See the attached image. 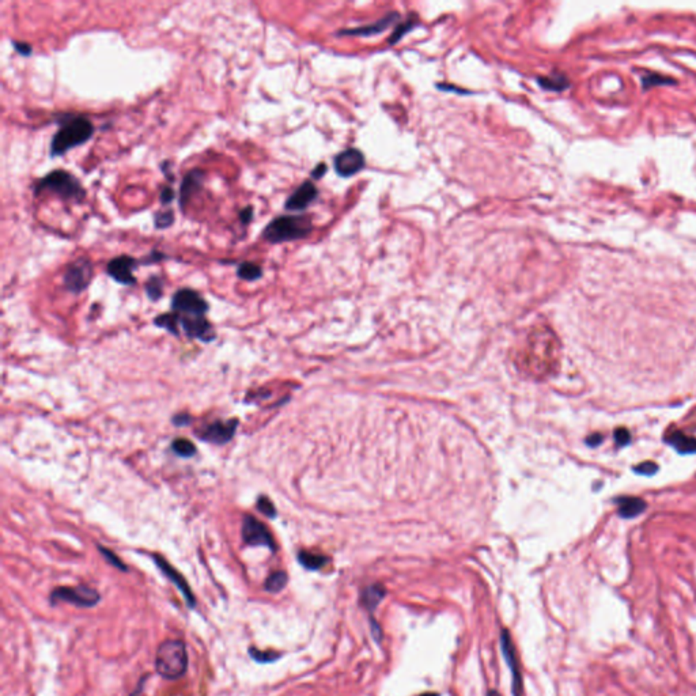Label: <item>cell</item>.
<instances>
[{
  "label": "cell",
  "instance_id": "obj_20",
  "mask_svg": "<svg viewBox=\"0 0 696 696\" xmlns=\"http://www.w3.org/2000/svg\"><path fill=\"white\" fill-rule=\"evenodd\" d=\"M646 507L645 500L639 498H623L619 500V514L623 518H632L639 516Z\"/></svg>",
  "mask_w": 696,
  "mask_h": 696
},
{
  "label": "cell",
  "instance_id": "obj_17",
  "mask_svg": "<svg viewBox=\"0 0 696 696\" xmlns=\"http://www.w3.org/2000/svg\"><path fill=\"white\" fill-rule=\"evenodd\" d=\"M399 18H400L399 12H389L388 15H385L384 18L377 21L375 23L359 26V28H352V29L339 30L336 36H339V37H347V36L348 37H369V36H374V35H379L384 30H386L393 22H397Z\"/></svg>",
  "mask_w": 696,
  "mask_h": 696
},
{
  "label": "cell",
  "instance_id": "obj_3",
  "mask_svg": "<svg viewBox=\"0 0 696 696\" xmlns=\"http://www.w3.org/2000/svg\"><path fill=\"white\" fill-rule=\"evenodd\" d=\"M313 230L310 216L306 215H282L271 220L264 232L263 238L270 244H283L306 238Z\"/></svg>",
  "mask_w": 696,
  "mask_h": 696
},
{
  "label": "cell",
  "instance_id": "obj_19",
  "mask_svg": "<svg viewBox=\"0 0 696 696\" xmlns=\"http://www.w3.org/2000/svg\"><path fill=\"white\" fill-rule=\"evenodd\" d=\"M385 594H386V590L382 585H370L364 589L361 600H362L364 607L371 612L384 600Z\"/></svg>",
  "mask_w": 696,
  "mask_h": 696
},
{
  "label": "cell",
  "instance_id": "obj_11",
  "mask_svg": "<svg viewBox=\"0 0 696 696\" xmlns=\"http://www.w3.org/2000/svg\"><path fill=\"white\" fill-rule=\"evenodd\" d=\"M500 646L502 652L505 655V659L510 668L511 677H513V694L514 696H523V676H521V668H520V661L517 649L513 643L511 635L507 630H502L500 634Z\"/></svg>",
  "mask_w": 696,
  "mask_h": 696
},
{
  "label": "cell",
  "instance_id": "obj_4",
  "mask_svg": "<svg viewBox=\"0 0 696 696\" xmlns=\"http://www.w3.org/2000/svg\"><path fill=\"white\" fill-rule=\"evenodd\" d=\"M558 344L554 335L547 329L533 332L528 340L525 364L533 374H547L556 362Z\"/></svg>",
  "mask_w": 696,
  "mask_h": 696
},
{
  "label": "cell",
  "instance_id": "obj_34",
  "mask_svg": "<svg viewBox=\"0 0 696 696\" xmlns=\"http://www.w3.org/2000/svg\"><path fill=\"white\" fill-rule=\"evenodd\" d=\"M249 655H252L256 661L258 662H271V661H275L279 655H272V653H263V652H257L254 648L249 649Z\"/></svg>",
  "mask_w": 696,
  "mask_h": 696
},
{
  "label": "cell",
  "instance_id": "obj_6",
  "mask_svg": "<svg viewBox=\"0 0 696 696\" xmlns=\"http://www.w3.org/2000/svg\"><path fill=\"white\" fill-rule=\"evenodd\" d=\"M101 600L100 593L88 586H60L50 593V604L67 603L78 608H91Z\"/></svg>",
  "mask_w": 696,
  "mask_h": 696
},
{
  "label": "cell",
  "instance_id": "obj_36",
  "mask_svg": "<svg viewBox=\"0 0 696 696\" xmlns=\"http://www.w3.org/2000/svg\"><path fill=\"white\" fill-rule=\"evenodd\" d=\"M630 433L626 430V429H619L616 430L614 433V440H616V444L620 445V446H624L630 442Z\"/></svg>",
  "mask_w": 696,
  "mask_h": 696
},
{
  "label": "cell",
  "instance_id": "obj_43",
  "mask_svg": "<svg viewBox=\"0 0 696 696\" xmlns=\"http://www.w3.org/2000/svg\"><path fill=\"white\" fill-rule=\"evenodd\" d=\"M601 440H603V437H601L600 434H593L592 437H589V438H587V441H586V442H587L590 446H597V445H600V444H601Z\"/></svg>",
  "mask_w": 696,
  "mask_h": 696
},
{
  "label": "cell",
  "instance_id": "obj_8",
  "mask_svg": "<svg viewBox=\"0 0 696 696\" xmlns=\"http://www.w3.org/2000/svg\"><path fill=\"white\" fill-rule=\"evenodd\" d=\"M171 309L177 314L205 316L208 310V303L198 291L192 288H181L173 295Z\"/></svg>",
  "mask_w": 696,
  "mask_h": 696
},
{
  "label": "cell",
  "instance_id": "obj_5",
  "mask_svg": "<svg viewBox=\"0 0 696 696\" xmlns=\"http://www.w3.org/2000/svg\"><path fill=\"white\" fill-rule=\"evenodd\" d=\"M156 669L164 680L181 679L188 669V652L182 641L167 639L156 655Z\"/></svg>",
  "mask_w": 696,
  "mask_h": 696
},
{
  "label": "cell",
  "instance_id": "obj_15",
  "mask_svg": "<svg viewBox=\"0 0 696 696\" xmlns=\"http://www.w3.org/2000/svg\"><path fill=\"white\" fill-rule=\"evenodd\" d=\"M153 559H154L156 565L158 566V569L167 576V579L170 582H173L176 585V587L181 592V594L184 596V599L188 603V605L191 608H194L196 605V599H195V596H194V593H192V590H191L187 579L181 574L178 573L162 556L154 555Z\"/></svg>",
  "mask_w": 696,
  "mask_h": 696
},
{
  "label": "cell",
  "instance_id": "obj_18",
  "mask_svg": "<svg viewBox=\"0 0 696 696\" xmlns=\"http://www.w3.org/2000/svg\"><path fill=\"white\" fill-rule=\"evenodd\" d=\"M181 326L188 337L200 339L203 341H209L215 337L212 327L205 316H184L181 317Z\"/></svg>",
  "mask_w": 696,
  "mask_h": 696
},
{
  "label": "cell",
  "instance_id": "obj_26",
  "mask_svg": "<svg viewBox=\"0 0 696 696\" xmlns=\"http://www.w3.org/2000/svg\"><path fill=\"white\" fill-rule=\"evenodd\" d=\"M287 581H288V576L285 572H281V570L275 572V573L270 574V576L265 579L264 589L270 593H279L286 587Z\"/></svg>",
  "mask_w": 696,
  "mask_h": 696
},
{
  "label": "cell",
  "instance_id": "obj_24",
  "mask_svg": "<svg viewBox=\"0 0 696 696\" xmlns=\"http://www.w3.org/2000/svg\"><path fill=\"white\" fill-rule=\"evenodd\" d=\"M237 276L246 282H254L263 276V268L256 263L244 261L238 265Z\"/></svg>",
  "mask_w": 696,
  "mask_h": 696
},
{
  "label": "cell",
  "instance_id": "obj_9",
  "mask_svg": "<svg viewBox=\"0 0 696 696\" xmlns=\"http://www.w3.org/2000/svg\"><path fill=\"white\" fill-rule=\"evenodd\" d=\"M243 538L247 545L252 547H267L275 552L276 545L274 537L268 528L253 516H245L243 521Z\"/></svg>",
  "mask_w": 696,
  "mask_h": 696
},
{
  "label": "cell",
  "instance_id": "obj_37",
  "mask_svg": "<svg viewBox=\"0 0 696 696\" xmlns=\"http://www.w3.org/2000/svg\"><path fill=\"white\" fill-rule=\"evenodd\" d=\"M254 216V208L252 205H247L244 209L240 211V222L246 226L253 220Z\"/></svg>",
  "mask_w": 696,
  "mask_h": 696
},
{
  "label": "cell",
  "instance_id": "obj_33",
  "mask_svg": "<svg viewBox=\"0 0 696 696\" xmlns=\"http://www.w3.org/2000/svg\"><path fill=\"white\" fill-rule=\"evenodd\" d=\"M257 509L264 514L267 516L268 518H274L276 516V509L274 506V503L267 498V496H260L257 499Z\"/></svg>",
  "mask_w": 696,
  "mask_h": 696
},
{
  "label": "cell",
  "instance_id": "obj_23",
  "mask_svg": "<svg viewBox=\"0 0 696 696\" xmlns=\"http://www.w3.org/2000/svg\"><path fill=\"white\" fill-rule=\"evenodd\" d=\"M298 561L308 570H320L328 563L327 556L309 551H301L298 554Z\"/></svg>",
  "mask_w": 696,
  "mask_h": 696
},
{
  "label": "cell",
  "instance_id": "obj_14",
  "mask_svg": "<svg viewBox=\"0 0 696 696\" xmlns=\"http://www.w3.org/2000/svg\"><path fill=\"white\" fill-rule=\"evenodd\" d=\"M205 181V171L202 169H192L184 176L180 185V198H178V203L182 211L191 202V199L203 189Z\"/></svg>",
  "mask_w": 696,
  "mask_h": 696
},
{
  "label": "cell",
  "instance_id": "obj_16",
  "mask_svg": "<svg viewBox=\"0 0 696 696\" xmlns=\"http://www.w3.org/2000/svg\"><path fill=\"white\" fill-rule=\"evenodd\" d=\"M319 196V189L312 181L302 182L286 200L287 211H303L312 205Z\"/></svg>",
  "mask_w": 696,
  "mask_h": 696
},
{
  "label": "cell",
  "instance_id": "obj_45",
  "mask_svg": "<svg viewBox=\"0 0 696 696\" xmlns=\"http://www.w3.org/2000/svg\"><path fill=\"white\" fill-rule=\"evenodd\" d=\"M487 696H500V695H499V693H498V691H495V690H491V691H490V693L487 694Z\"/></svg>",
  "mask_w": 696,
  "mask_h": 696
},
{
  "label": "cell",
  "instance_id": "obj_13",
  "mask_svg": "<svg viewBox=\"0 0 696 696\" xmlns=\"http://www.w3.org/2000/svg\"><path fill=\"white\" fill-rule=\"evenodd\" d=\"M333 166L340 177H351L365 167V156L358 149H348L335 157Z\"/></svg>",
  "mask_w": 696,
  "mask_h": 696
},
{
  "label": "cell",
  "instance_id": "obj_31",
  "mask_svg": "<svg viewBox=\"0 0 696 696\" xmlns=\"http://www.w3.org/2000/svg\"><path fill=\"white\" fill-rule=\"evenodd\" d=\"M642 83H643V88L648 90V88L655 87L658 84H673V83H676V81L666 78V77H662V75H658V74H648V75L642 77Z\"/></svg>",
  "mask_w": 696,
  "mask_h": 696
},
{
  "label": "cell",
  "instance_id": "obj_40",
  "mask_svg": "<svg viewBox=\"0 0 696 696\" xmlns=\"http://www.w3.org/2000/svg\"><path fill=\"white\" fill-rule=\"evenodd\" d=\"M164 258H166V256H164V253H160V252H157V250H153V252H150V254L144 258V263H143V264L160 263V261H161V260H164Z\"/></svg>",
  "mask_w": 696,
  "mask_h": 696
},
{
  "label": "cell",
  "instance_id": "obj_12",
  "mask_svg": "<svg viewBox=\"0 0 696 696\" xmlns=\"http://www.w3.org/2000/svg\"><path fill=\"white\" fill-rule=\"evenodd\" d=\"M237 426H238L237 419H232V420H226V422L216 420V422L205 426L202 431L198 433V437L205 442L215 444V445H225V444L230 442L232 438L234 437Z\"/></svg>",
  "mask_w": 696,
  "mask_h": 696
},
{
  "label": "cell",
  "instance_id": "obj_10",
  "mask_svg": "<svg viewBox=\"0 0 696 696\" xmlns=\"http://www.w3.org/2000/svg\"><path fill=\"white\" fill-rule=\"evenodd\" d=\"M139 263L140 261H138L136 258H133L128 254L117 256L108 263L106 274L120 285L133 286L136 283V278L133 275V271L139 265Z\"/></svg>",
  "mask_w": 696,
  "mask_h": 696
},
{
  "label": "cell",
  "instance_id": "obj_27",
  "mask_svg": "<svg viewBox=\"0 0 696 696\" xmlns=\"http://www.w3.org/2000/svg\"><path fill=\"white\" fill-rule=\"evenodd\" d=\"M154 324L157 327L164 328L173 335H178V324H181V317L177 313H166L161 314L154 320Z\"/></svg>",
  "mask_w": 696,
  "mask_h": 696
},
{
  "label": "cell",
  "instance_id": "obj_42",
  "mask_svg": "<svg viewBox=\"0 0 696 696\" xmlns=\"http://www.w3.org/2000/svg\"><path fill=\"white\" fill-rule=\"evenodd\" d=\"M173 423L177 424V426H185V424H189L191 423V416L185 415V413H181V415H177L173 417Z\"/></svg>",
  "mask_w": 696,
  "mask_h": 696
},
{
  "label": "cell",
  "instance_id": "obj_38",
  "mask_svg": "<svg viewBox=\"0 0 696 696\" xmlns=\"http://www.w3.org/2000/svg\"><path fill=\"white\" fill-rule=\"evenodd\" d=\"M174 189L171 187H164V189L161 191V196H160V200H161V205H169L173 200H174Z\"/></svg>",
  "mask_w": 696,
  "mask_h": 696
},
{
  "label": "cell",
  "instance_id": "obj_32",
  "mask_svg": "<svg viewBox=\"0 0 696 696\" xmlns=\"http://www.w3.org/2000/svg\"><path fill=\"white\" fill-rule=\"evenodd\" d=\"M98 549H100V552L102 554V556H104V558H105V559H106V561H108V562H109L113 567H116V569H119V570H122V572H126V566L124 565L123 562H122V559H120V558H119V556H117V555H116L112 549H108V548H105V547H102V545H98Z\"/></svg>",
  "mask_w": 696,
  "mask_h": 696
},
{
  "label": "cell",
  "instance_id": "obj_30",
  "mask_svg": "<svg viewBox=\"0 0 696 696\" xmlns=\"http://www.w3.org/2000/svg\"><path fill=\"white\" fill-rule=\"evenodd\" d=\"M174 223V211L171 208L161 209L154 214V226L158 230L167 229Z\"/></svg>",
  "mask_w": 696,
  "mask_h": 696
},
{
  "label": "cell",
  "instance_id": "obj_44",
  "mask_svg": "<svg viewBox=\"0 0 696 696\" xmlns=\"http://www.w3.org/2000/svg\"><path fill=\"white\" fill-rule=\"evenodd\" d=\"M129 696H144V694H143V687H139L136 691H133Z\"/></svg>",
  "mask_w": 696,
  "mask_h": 696
},
{
  "label": "cell",
  "instance_id": "obj_29",
  "mask_svg": "<svg viewBox=\"0 0 696 696\" xmlns=\"http://www.w3.org/2000/svg\"><path fill=\"white\" fill-rule=\"evenodd\" d=\"M144 288L151 301H158L164 294V281L161 276L154 275L146 282Z\"/></svg>",
  "mask_w": 696,
  "mask_h": 696
},
{
  "label": "cell",
  "instance_id": "obj_35",
  "mask_svg": "<svg viewBox=\"0 0 696 696\" xmlns=\"http://www.w3.org/2000/svg\"><path fill=\"white\" fill-rule=\"evenodd\" d=\"M658 467L655 465V462L652 461H648V462H642L641 465L635 467V472L639 473V475H653L657 472Z\"/></svg>",
  "mask_w": 696,
  "mask_h": 696
},
{
  "label": "cell",
  "instance_id": "obj_22",
  "mask_svg": "<svg viewBox=\"0 0 696 696\" xmlns=\"http://www.w3.org/2000/svg\"><path fill=\"white\" fill-rule=\"evenodd\" d=\"M537 82L541 86V88L549 90V91H563V90H566V88L570 87V82L566 78V75L558 74V73H555V74H552L549 77L538 78Z\"/></svg>",
  "mask_w": 696,
  "mask_h": 696
},
{
  "label": "cell",
  "instance_id": "obj_25",
  "mask_svg": "<svg viewBox=\"0 0 696 696\" xmlns=\"http://www.w3.org/2000/svg\"><path fill=\"white\" fill-rule=\"evenodd\" d=\"M416 26H417V18H416V15H415V14H412L407 21L397 23V26L395 28L393 33H392V35H391V37H389V44H391V45L397 44V42L400 41V40H402V39H403V37H404L408 32H411V30H412L413 28H416Z\"/></svg>",
  "mask_w": 696,
  "mask_h": 696
},
{
  "label": "cell",
  "instance_id": "obj_41",
  "mask_svg": "<svg viewBox=\"0 0 696 696\" xmlns=\"http://www.w3.org/2000/svg\"><path fill=\"white\" fill-rule=\"evenodd\" d=\"M327 164H323V162L317 164V166L313 169V171H312V178H316V180L321 178V177L327 173Z\"/></svg>",
  "mask_w": 696,
  "mask_h": 696
},
{
  "label": "cell",
  "instance_id": "obj_1",
  "mask_svg": "<svg viewBox=\"0 0 696 696\" xmlns=\"http://www.w3.org/2000/svg\"><path fill=\"white\" fill-rule=\"evenodd\" d=\"M57 123L60 124V128L52 138L49 149L50 157H62L70 150L82 146L95 132L94 124L83 116L66 115Z\"/></svg>",
  "mask_w": 696,
  "mask_h": 696
},
{
  "label": "cell",
  "instance_id": "obj_21",
  "mask_svg": "<svg viewBox=\"0 0 696 696\" xmlns=\"http://www.w3.org/2000/svg\"><path fill=\"white\" fill-rule=\"evenodd\" d=\"M666 441L679 453H696V438L688 437L680 431L672 433Z\"/></svg>",
  "mask_w": 696,
  "mask_h": 696
},
{
  "label": "cell",
  "instance_id": "obj_2",
  "mask_svg": "<svg viewBox=\"0 0 696 696\" xmlns=\"http://www.w3.org/2000/svg\"><path fill=\"white\" fill-rule=\"evenodd\" d=\"M33 189L36 196L49 192L64 202L81 203L86 198V189L83 188L81 181L70 171L62 169L52 170L45 177L39 178L35 182Z\"/></svg>",
  "mask_w": 696,
  "mask_h": 696
},
{
  "label": "cell",
  "instance_id": "obj_39",
  "mask_svg": "<svg viewBox=\"0 0 696 696\" xmlns=\"http://www.w3.org/2000/svg\"><path fill=\"white\" fill-rule=\"evenodd\" d=\"M12 45H14V49H15V50H17L21 56L28 57V56H30V55H32L33 48H32L29 44H26V42L12 41Z\"/></svg>",
  "mask_w": 696,
  "mask_h": 696
},
{
  "label": "cell",
  "instance_id": "obj_7",
  "mask_svg": "<svg viewBox=\"0 0 696 696\" xmlns=\"http://www.w3.org/2000/svg\"><path fill=\"white\" fill-rule=\"evenodd\" d=\"M93 279V264L87 257H79L70 263L64 272V287L74 294H81Z\"/></svg>",
  "mask_w": 696,
  "mask_h": 696
},
{
  "label": "cell",
  "instance_id": "obj_28",
  "mask_svg": "<svg viewBox=\"0 0 696 696\" xmlns=\"http://www.w3.org/2000/svg\"><path fill=\"white\" fill-rule=\"evenodd\" d=\"M171 449L177 455L184 457V458H189L196 454V446L194 445V442H191L189 440H185V438H177L176 441H173Z\"/></svg>",
  "mask_w": 696,
  "mask_h": 696
}]
</instances>
